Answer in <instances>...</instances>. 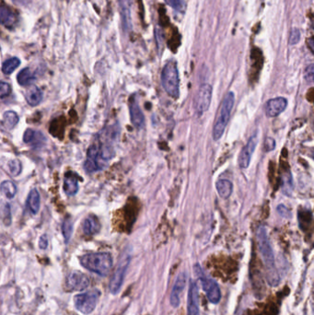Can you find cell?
Instances as JSON below:
<instances>
[{"label": "cell", "mask_w": 314, "mask_h": 315, "mask_svg": "<svg viewBox=\"0 0 314 315\" xmlns=\"http://www.w3.org/2000/svg\"><path fill=\"white\" fill-rule=\"evenodd\" d=\"M257 240L260 254L262 255L263 261L265 263V266L267 268V281L269 283V285L276 287L280 282V277L278 276V272L276 268L275 255L266 227H260L258 229Z\"/></svg>", "instance_id": "1"}, {"label": "cell", "mask_w": 314, "mask_h": 315, "mask_svg": "<svg viewBox=\"0 0 314 315\" xmlns=\"http://www.w3.org/2000/svg\"><path fill=\"white\" fill-rule=\"evenodd\" d=\"M114 150L107 143L98 141L93 143L87 152V160L84 163V169L87 173H95L105 168L112 157Z\"/></svg>", "instance_id": "2"}, {"label": "cell", "mask_w": 314, "mask_h": 315, "mask_svg": "<svg viewBox=\"0 0 314 315\" xmlns=\"http://www.w3.org/2000/svg\"><path fill=\"white\" fill-rule=\"evenodd\" d=\"M81 265L92 273L106 277L113 268V257L109 253H93L81 256Z\"/></svg>", "instance_id": "3"}, {"label": "cell", "mask_w": 314, "mask_h": 315, "mask_svg": "<svg viewBox=\"0 0 314 315\" xmlns=\"http://www.w3.org/2000/svg\"><path fill=\"white\" fill-rule=\"evenodd\" d=\"M234 103H235V95L232 91H228V93L225 95L221 103L219 114L217 116L213 127V138L216 141L219 140L223 136L224 131L230 118V113L233 109Z\"/></svg>", "instance_id": "4"}, {"label": "cell", "mask_w": 314, "mask_h": 315, "mask_svg": "<svg viewBox=\"0 0 314 315\" xmlns=\"http://www.w3.org/2000/svg\"><path fill=\"white\" fill-rule=\"evenodd\" d=\"M162 87L172 98H178L180 94V78L177 64L174 61L167 63L162 72Z\"/></svg>", "instance_id": "5"}, {"label": "cell", "mask_w": 314, "mask_h": 315, "mask_svg": "<svg viewBox=\"0 0 314 315\" xmlns=\"http://www.w3.org/2000/svg\"><path fill=\"white\" fill-rule=\"evenodd\" d=\"M194 270L197 278H199L202 287L207 297V300L213 304H218L221 299V292L218 283L216 282L213 278L206 276L198 263L195 264Z\"/></svg>", "instance_id": "6"}, {"label": "cell", "mask_w": 314, "mask_h": 315, "mask_svg": "<svg viewBox=\"0 0 314 315\" xmlns=\"http://www.w3.org/2000/svg\"><path fill=\"white\" fill-rule=\"evenodd\" d=\"M131 261V254L128 252H124L120 258L119 263L115 269L114 273L112 276L109 284L110 292L114 295H116L121 290L124 284V278L126 271L128 269L129 263Z\"/></svg>", "instance_id": "7"}, {"label": "cell", "mask_w": 314, "mask_h": 315, "mask_svg": "<svg viewBox=\"0 0 314 315\" xmlns=\"http://www.w3.org/2000/svg\"><path fill=\"white\" fill-rule=\"evenodd\" d=\"M100 296V292L98 289L83 292L74 297V305L81 313L90 314L95 309Z\"/></svg>", "instance_id": "8"}, {"label": "cell", "mask_w": 314, "mask_h": 315, "mask_svg": "<svg viewBox=\"0 0 314 315\" xmlns=\"http://www.w3.org/2000/svg\"><path fill=\"white\" fill-rule=\"evenodd\" d=\"M213 89L210 84H203L200 87L195 99V113L198 115H202L210 108L212 99Z\"/></svg>", "instance_id": "9"}, {"label": "cell", "mask_w": 314, "mask_h": 315, "mask_svg": "<svg viewBox=\"0 0 314 315\" xmlns=\"http://www.w3.org/2000/svg\"><path fill=\"white\" fill-rule=\"evenodd\" d=\"M257 144H258V136L257 133H255L250 137L247 144L243 148L239 157V165L242 169H247L249 167L252 160V154L256 149Z\"/></svg>", "instance_id": "10"}, {"label": "cell", "mask_w": 314, "mask_h": 315, "mask_svg": "<svg viewBox=\"0 0 314 315\" xmlns=\"http://www.w3.org/2000/svg\"><path fill=\"white\" fill-rule=\"evenodd\" d=\"M122 24L125 33H128L133 27L132 25V6L133 0H118Z\"/></svg>", "instance_id": "11"}, {"label": "cell", "mask_w": 314, "mask_h": 315, "mask_svg": "<svg viewBox=\"0 0 314 315\" xmlns=\"http://www.w3.org/2000/svg\"><path fill=\"white\" fill-rule=\"evenodd\" d=\"M186 279H187V274L186 272H181L179 274V276L177 277L175 283L172 287L171 290V304L173 308H177L181 303V295L186 285Z\"/></svg>", "instance_id": "12"}, {"label": "cell", "mask_w": 314, "mask_h": 315, "mask_svg": "<svg viewBox=\"0 0 314 315\" xmlns=\"http://www.w3.org/2000/svg\"><path fill=\"white\" fill-rule=\"evenodd\" d=\"M90 284V279L85 274L80 271L72 272L67 279V287L75 292H81L85 289Z\"/></svg>", "instance_id": "13"}, {"label": "cell", "mask_w": 314, "mask_h": 315, "mask_svg": "<svg viewBox=\"0 0 314 315\" xmlns=\"http://www.w3.org/2000/svg\"><path fill=\"white\" fill-rule=\"evenodd\" d=\"M187 308H188V315H201L199 308V292L197 284L194 280H192L190 282Z\"/></svg>", "instance_id": "14"}, {"label": "cell", "mask_w": 314, "mask_h": 315, "mask_svg": "<svg viewBox=\"0 0 314 315\" xmlns=\"http://www.w3.org/2000/svg\"><path fill=\"white\" fill-rule=\"evenodd\" d=\"M287 101L284 97L269 100L266 105V113L268 117H276L285 111Z\"/></svg>", "instance_id": "15"}, {"label": "cell", "mask_w": 314, "mask_h": 315, "mask_svg": "<svg viewBox=\"0 0 314 315\" xmlns=\"http://www.w3.org/2000/svg\"><path fill=\"white\" fill-rule=\"evenodd\" d=\"M129 111H130L131 122L134 126L137 128H142L145 124V117L138 104V100L133 96L131 97L130 102H129Z\"/></svg>", "instance_id": "16"}, {"label": "cell", "mask_w": 314, "mask_h": 315, "mask_svg": "<svg viewBox=\"0 0 314 315\" xmlns=\"http://www.w3.org/2000/svg\"><path fill=\"white\" fill-rule=\"evenodd\" d=\"M82 229L86 235H94L100 231V221L95 216H87L82 223Z\"/></svg>", "instance_id": "17"}, {"label": "cell", "mask_w": 314, "mask_h": 315, "mask_svg": "<svg viewBox=\"0 0 314 315\" xmlns=\"http://www.w3.org/2000/svg\"><path fill=\"white\" fill-rule=\"evenodd\" d=\"M0 19H1V23L3 26H5L6 28L10 29L13 28L16 21H17L16 14L6 6L1 7Z\"/></svg>", "instance_id": "18"}, {"label": "cell", "mask_w": 314, "mask_h": 315, "mask_svg": "<svg viewBox=\"0 0 314 315\" xmlns=\"http://www.w3.org/2000/svg\"><path fill=\"white\" fill-rule=\"evenodd\" d=\"M64 192L67 193V196L72 197L75 196L78 191V181L76 178L75 174H66V177L64 180Z\"/></svg>", "instance_id": "19"}, {"label": "cell", "mask_w": 314, "mask_h": 315, "mask_svg": "<svg viewBox=\"0 0 314 315\" xmlns=\"http://www.w3.org/2000/svg\"><path fill=\"white\" fill-rule=\"evenodd\" d=\"M43 91L36 86H32L27 90L25 98L31 106H37L43 101Z\"/></svg>", "instance_id": "20"}, {"label": "cell", "mask_w": 314, "mask_h": 315, "mask_svg": "<svg viewBox=\"0 0 314 315\" xmlns=\"http://www.w3.org/2000/svg\"><path fill=\"white\" fill-rule=\"evenodd\" d=\"M40 205H41L40 193L36 189H33L29 193L27 198V207L33 214H37L40 209Z\"/></svg>", "instance_id": "21"}, {"label": "cell", "mask_w": 314, "mask_h": 315, "mask_svg": "<svg viewBox=\"0 0 314 315\" xmlns=\"http://www.w3.org/2000/svg\"><path fill=\"white\" fill-rule=\"evenodd\" d=\"M217 186V191L219 193V196L222 198H227L230 197V195L232 193V184L230 181H228L227 179H220L218 181V183L216 184Z\"/></svg>", "instance_id": "22"}, {"label": "cell", "mask_w": 314, "mask_h": 315, "mask_svg": "<svg viewBox=\"0 0 314 315\" xmlns=\"http://www.w3.org/2000/svg\"><path fill=\"white\" fill-rule=\"evenodd\" d=\"M44 139L43 134L41 132L36 131L34 129L29 128L23 135V141L27 144H37L42 143Z\"/></svg>", "instance_id": "23"}, {"label": "cell", "mask_w": 314, "mask_h": 315, "mask_svg": "<svg viewBox=\"0 0 314 315\" xmlns=\"http://www.w3.org/2000/svg\"><path fill=\"white\" fill-rule=\"evenodd\" d=\"M17 80L20 86H29V85L33 84V82L35 80V75L33 71L28 67H26L18 74Z\"/></svg>", "instance_id": "24"}, {"label": "cell", "mask_w": 314, "mask_h": 315, "mask_svg": "<svg viewBox=\"0 0 314 315\" xmlns=\"http://www.w3.org/2000/svg\"><path fill=\"white\" fill-rule=\"evenodd\" d=\"M19 115L17 113L13 112V111H8L4 113L3 115V126L7 128V129H12L14 128L18 123H19Z\"/></svg>", "instance_id": "25"}, {"label": "cell", "mask_w": 314, "mask_h": 315, "mask_svg": "<svg viewBox=\"0 0 314 315\" xmlns=\"http://www.w3.org/2000/svg\"><path fill=\"white\" fill-rule=\"evenodd\" d=\"M282 192L285 193V196L291 197L293 193V189H294V184H293V179L291 173H286L283 175L282 178Z\"/></svg>", "instance_id": "26"}, {"label": "cell", "mask_w": 314, "mask_h": 315, "mask_svg": "<svg viewBox=\"0 0 314 315\" xmlns=\"http://www.w3.org/2000/svg\"><path fill=\"white\" fill-rule=\"evenodd\" d=\"M20 65V60L18 57H11L10 59L6 60L2 65V72L5 75H10L17 69Z\"/></svg>", "instance_id": "27"}, {"label": "cell", "mask_w": 314, "mask_h": 315, "mask_svg": "<svg viewBox=\"0 0 314 315\" xmlns=\"http://www.w3.org/2000/svg\"><path fill=\"white\" fill-rule=\"evenodd\" d=\"M1 191H2V193L5 195L6 198L12 199V198H14L16 193H17V187H16L14 183H12L10 181H4L1 184Z\"/></svg>", "instance_id": "28"}, {"label": "cell", "mask_w": 314, "mask_h": 315, "mask_svg": "<svg viewBox=\"0 0 314 315\" xmlns=\"http://www.w3.org/2000/svg\"><path fill=\"white\" fill-rule=\"evenodd\" d=\"M62 232L66 243H68L73 233V222L70 219H67L64 221L62 225Z\"/></svg>", "instance_id": "29"}, {"label": "cell", "mask_w": 314, "mask_h": 315, "mask_svg": "<svg viewBox=\"0 0 314 315\" xmlns=\"http://www.w3.org/2000/svg\"><path fill=\"white\" fill-rule=\"evenodd\" d=\"M167 5L170 6L172 10L177 12H184L186 10V0H164Z\"/></svg>", "instance_id": "30"}, {"label": "cell", "mask_w": 314, "mask_h": 315, "mask_svg": "<svg viewBox=\"0 0 314 315\" xmlns=\"http://www.w3.org/2000/svg\"><path fill=\"white\" fill-rule=\"evenodd\" d=\"M8 167H9L10 174L13 175V176H18L21 173V169H22V166H21L20 161L17 159L10 160L9 163H8Z\"/></svg>", "instance_id": "31"}, {"label": "cell", "mask_w": 314, "mask_h": 315, "mask_svg": "<svg viewBox=\"0 0 314 315\" xmlns=\"http://www.w3.org/2000/svg\"><path fill=\"white\" fill-rule=\"evenodd\" d=\"M2 216L5 225H10L11 223V210L9 204H4L2 207Z\"/></svg>", "instance_id": "32"}, {"label": "cell", "mask_w": 314, "mask_h": 315, "mask_svg": "<svg viewBox=\"0 0 314 315\" xmlns=\"http://www.w3.org/2000/svg\"><path fill=\"white\" fill-rule=\"evenodd\" d=\"M11 92V87L9 83H7L5 81H2L0 84V95L1 98L4 99L7 96H9Z\"/></svg>", "instance_id": "33"}, {"label": "cell", "mask_w": 314, "mask_h": 315, "mask_svg": "<svg viewBox=\"0 0 314 315\" xmlns=\"http://www.w3.org/2000/svg\"><path fill=\"white\" fill-rule=\"evenodd\" d=\"M300 40V32L299 29L294 28L291 31L290 36V43L292 45H295Z\"/></svg>", "instance_id": "34"}, {"label": "cell", "mask_w": 314, "mask_h": 315, "mask_svg": "<svg viewBox=\"0 0 314 315\" xmlns=\"http://www.w3.org/2000/svg\"><path fill=\"white\" fill-rule=\"evenodd\" d=\"M276 209H277V212H278V214H279L281 216L285 217V219H290V217H291V210H290L287 207H285V206H284V205H279Z\"/></svg>", "instance_id": "35"}, {"label": "cell", "mask_w": 314, "mask_h": 315, "mask_svg": "<svg viewBox=\"0 0 314 315\" xmlns=\"http://www.w3.org/2000/svg\"><path fill=\"white\" fill-rule=\"evenodd\" d=\"M305 78L314 84V64L307 66L305 70Z\"/></svg>", "instance_id": "36"}, {"label": "cell", "mask_w": 314, "mask_h": 315, "mask_svg": "<svg viewBox=\"0 0 314 315\" xmlns=\"http://www.w3.org/2000/svg\"><path fill=\"white\" fill-rule=\"evenodd\" d=\"M276 148V141L274 138L272 137H267L265 141V149L267 151H272L275 150Z\"/></svg>", "instance_id": "37"}, {"label": "cell", "mask_w": 314, "mask_h": 315, "mask_svg": "<svg viewBox=\"0 0 314 315\" xmlns=\"http://www.w3.org/2000/svg\"><path fill=\"white\" fill-rule=\"evenodd\" d=\"M48 246V238L46 235H42L39 240V247L41 249H46Z\"/></svg>", "instance_id": "38"}, {"label": "cell", "mask_w": 314, "mask_h": 315, "mask_svg": "<svg viewBox=\"0 0 314 315\" xmlns=\"http://www.w3.org/2000/svg\"><path fill=\"white\" fill-rule=\"evenodd\" d=\"M308 46H309V50L312 52V54H314V38H311L308 41Z\"/></svg>", "instance_id": "39"}, {"label": "cell", "mask_w": 314, "mask_h": 315, "mask_svg": "<svg viewBox=\"0 0 314 315\" xmlns=\"http://www.w3.org/2000/svg\"><path fill=\"white\" fill-rule=\"evenodd\" d=\"M13 1L16 2V3L21 4V5H25V4L28 2V0H13Z\"/></svg>", "instance_id": "40"}]
</instances>
